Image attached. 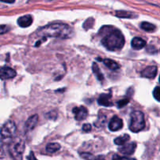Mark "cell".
Segmentation results:
<instances>
[{
	"mask_svg": "<svg viewBox=\"0 0 160 160\" xmlns=\"http://www.w3.org/2000/svg\"><path fill=\"white\" fill-rule=\"evenodd\" d=\"M38 34L42 37L68 38L73 34L72 28L65 23H52L40 28Z\"/></svg>",
	"mask_w": 160,
	"mask_h": 160,
	"instance_id": "obj_1",
	"label": "cell"
},
{
	"mask_svg": "<svg viewBox=\"0 0 160 160\" xmlns=\"http://www.w3.org/2000/svg\"><path fill=\"white\" fill-rule=\"evenodd\" d=\"M101 43L109 51L122 49L125 44V38L119 30L113 29L107 31L101 40Z\"/></svg>",
	"mask_w": 160,
	"mask_h": 160,
	"instance_id": "obj_2",
	"label": "cell"
},
{
	"mask_svg": "<svg viewBox=\"0 0 160 160\" xmlns=\"http://www.w3.org/2000/svg\"><path fill=\"white\" fill-rule=\"evenodd\" d=\"M130 130L133 133H137L145 128L144 115L141 111H133L130 114Z\"/></svg>",
	"mask_w": 160,
	"mask_h": 160,
	"instance_id": "obj_3",
	"label": "cell"
},
{
	"mask_svg": "<svg viewBox=\"0 0 160 160\" xmlns=\"http://www.w3.org/2000/svg\"><path fill=\"white\" fill-rule=\"evenodd\" d=\"M9 150L13 159L21 160L22 154L24 151V142L20 138L13 139L11 141Z\"/></svg>",
	"mask_w": 160,
	"mask_h": 160,
	"instance_id": "obj_4",
	"label": "cell"
},
{
	"mask_svg": "<svg viewBox=\"0 0 160 160\" xmlns=\"http://www.w3.org/2000/svg\"><path fill=\"white\" fill-rule=\"evenodd\" d=\"M16 133V125L12 120H8L2 126L0 134L4 140H11Z\"/></svg>",
	"mask_w": 160,
	"mask_h": 160,
	"instance_id": "obj_5",
	"label": "cell"
},
{
	"mask_svg": "<svg viewBox=\"0 0 160 160\" xmlns=\"http://www.w3.org/2000/svg\"><path fill=\"white\" fill-rule=\"evenodd\" d=\"M72 112L75 114V119L78 121H81L86 119L88 115V111L86 108L84 106H80V107H75L72 109Z\"/></svg>",
	"mask_w": 160,
	"mask_h": 160,
	"instance_id": "obj_6",
	"label": "cell"
},
{
	"mask_svg": "<svg viewBox=\"0 0 160 160\" xmlns=\"http://www.w3.org/2000/svg\"><path fill=\"white\" fill-rule=\"evenodd\" d=\"M17 75L15 70L10 67H3L0 69V79L8 80L13 78Z\"/></svg>",
	"mask_w": 160,
	"mask_h": 160,
	"instance_id": "obj_7",
	"label": "cell"
},
{
	"mask_svg": "<svg viewBox=\"0 0 160 160\" xmlns=\"http://www.w3.org/2000/svg\"><path fill=\"white\" fill-rule=\"evenodd\" d=\"M136 148V144L135 143V142H131V143L126 144V145L124 144L123 146H122L121 148H119V151L122 154L130 156V155H132L134 153Z\"/></svg>",
	"mask_w": 160,
	"mask_h": 160,
	"instance_id": "obj_8",
	"label": "cell"
},
{
	"mask_svg": "<svg viewBox=\"0 0 160 160\" xmlns=\"http://www.w3.org/2000/svg\"><path fill=\"white\" fill-rule=\"evenodd\" d=\"M122 120L119 117H114L108 123V128L111 131H117L122 128Z\"/></svg>",
	"mask_w": 160,
	"mask_h": 160,
	"instance_id": "obj_9",
	"label": "cell"
},
{
	"mask_svg": "<svg viewBox=\"0 0 160 160\" xmlns=\"http://www.w3.org/2000/svg\"><path fill=\"white\" fill-rule=\"evenodd\" d=\"M157 74V67L155 66H150V67H147L144 69V70H142L141 72V76L143 78H149V79H152V78H155V76Z\"/></svg>",
	"mask_w": 160,
	"mask_h": 160,
	"instance_id": "obj_10",
	"label": "cell"
},
{
	"mask_svg": "<svg viewBox=\"0 0 160 160\" xmlns=\"http://www.w3.org/2000/svg\"><path fill=\"white\" fill-rule=\"evenodd\" d=\"M111 94H102L99 96L98 99H97V102L100 106H112V102H111Z\"/></svg>",
	"mask_w": 160,
	"mask_h": 160,
	"instance_id": "obj_11",
	"label": "cell"
},
{
	"mask_svg": "<svg viewBox=\"0 0 160 160\" xmlns=\"http://www.w3.org/2000/svg\"><path fill=\"white\" fill-rule=\"evenodd\" d=\"M32 21L33 19L31 15H25L22 16L17 20V23L21 28H28V27L31 26Z\"/></svg>",
	"mask_w": 160,
	"mask_h": 160,
	"instance_id": "obj_12",
	"label": "cell"
},
{
	"mask_svg": "<svg viewBox=\"0 0 160 160\" xmlns=\"http://www.w3.org/2000/svg\"><path fill=\"white\" fill-rule=\"evenodd\" d=\"M38 120H39V117L38 115H33L31 116L30 118H28V120H27L26 123H25L24 128L26 130V131H32L35 126L37 125Z\"/></svg>",
	"mask_w": 160,
	"mask_h": 160,
	"instance_id": "obj_13",
	"label": "cell"
},
{
	"mask_svg": "<svg viewBox=\"0 0 160 160\" xmlns=\"http://www.w3.org/2000/svg\"><path fill=\"white\" fill-rule=\"evenodd\" d=\"M146 45V42L144 40V39L141 38L136 37L134 38H133L131 42V46L133 49L139 50L141 49V48H144Z\"/></svg>",
	"mask_w": 160,
	"mask_h": 160,
	"instance_id": "obj_14",
	"label": "cell"
},
{
	"mask_svg": "<svg viewBox=\"0 0 160 160\" xmlns=\"http://www.w3.org/2000/svg\"><path fill=\"white\" fill-rule=\"evenodd\" d=\"M104 63L106 67H108L110 70H116L119 68V65L114 60H111L110 59H105L103 60Z\"/></svg>",
	"mask_w": 160,
	"mask_h": 160,
	"instance_id": "obj_15",
	"label": "cell"
},
{
	"mask_svg": "<svg viewBox=\"0 0 160 160\" xmlns=\"http://www.w3.org/2000/svg\"><path fill=\"white\" fill-rule=\"evenodd\" d=\"M60 148H61V145L58 143H50L45 147L46 152H48L50 153L56 152L58 150H60Z\"/></svg>",
	"mask_w": 160,
	"mask_h": 160,
	"instance_id": "obj_16",
	"label": "cell"
},
{
	"mask_svg": "<svg viewBox=\"0 0 160 160\" xmlns=\"http://www.w3.org/2000/svg\"><path fill=\"white\" fill-rule=\"evenodd\" d=\"M141 28L147 32H152L155 30V26L148 22H142L141 23Z\"/></svg>",
	"mask_w": 160,
	"mask_h": 160,
	"instance_id": "obj_17",
	"label": "cell"
},
{
	"mask_svg": "<svg viewBox=\"0 0 160 160\" xmlns=\"http://www.w3.org/2000/svg\"><path fill=\"white\" fill-rule=\"evenodd\" d=\"M92 70H93V72L95 73V76L97 77V79H98L99 81H103L104 76H103V74H102L101 72H100V70L99 69L98 66L97 65V63H96V62H93V63Z\"/></svg>",
	"mask_w": 160,
	"mask_h": 160,
	"instance_id": "obj_18",
	"label": "cell"
},
{
	"mask_svg": "<svg viewBox=\"0 0 160 160\" xmlns=\"http://www.w3.org/2000/svg\"><path fill=\"white\" fill-rule=\"evenodd\" d=\"M129 139H130V136L128 134H124V135H122L115 139L114 142L117 145H123L127 141H129Z\"/></svg>",
	"mask_w": 160,
	"mask_h": 160,
	"instance_id": "obj_19",
	"label": "cell"
},
{
	"mask_svg": "<svg viewBox=\"0 0 160 160\" xmlns=\"http://www.w3.org/2000/svg\"><path fill=\"white\" fill-rule=\"evenodd\" d=\"M115 15L120 18H133L135 16L133 13L127 12V11H117Z\"/></svg>",
	"mask_w": 160,
	"mask_h": 160,
	"instance_id": "obj_20",
	"label": "cell"
},
{
	"mask_svg": "<svg viewBox=\"0 0 160 160\" xmlns=\"http://www.w3.org/2000/svg\"><path fill=\"white\" fill-rule=\"evenodd\" d=\"M153 96L158 102H160V87H156L153 91Z\"/></svg>",
	"mask_w": 160,
	"mask_h": 160,
	"instance_id": "obj_21",
	"label": "cell"
},
{
	"mask_svg": "<svg viewBox=\"0 0 160 160\" xmlns=\"http://www.w3.org/2000/svg\"><path fill=\"white\" fill-rule=\"evenodd\" d=\"M129 102H130L129 98H123V99L120 100V101L118 102V108L121 109V108L124 107V106H125L127 104H128Z\"/></svg>",
	"mask_w": 160,
	"mask_h": 160,
	"instance_id": "obj_22",
	"label": "cell"
},
{
	"mask_svg": "<svg viewBox=\"0 0 160 160\" xmlns=\"http://www.w3.org/2000/svg\"><path fill=\"white\" fill-rule=\"evenodd\" d=\"M112 160H136L133 158H128V157H123V156H120L119 155H114L113 156Z\"/></svg>",
	"mask_w": 160,
	"mask_h": 160,
	"instance_id": "obj_23",
	"label": "cell"
},
{
	"mask_svg": "<svg viewBox=\"0 0 160 160\" xmlns=\"http://www.w3.org/2000/svg\"><path fill=\"white\" fill-rule=\"evenodd\" d=\"M9 31V28L7 25H0V34H3Z\"/></svg>",
	"mask_w": 160,
	"mask_h": 160,
	"instance_id": "obj_24",
	"label": "cell"
},
{
	"mask_svg": "<svg viewBox=\"0 0 160 160\" xmlns=\"http://www.w3.org/2000/svg\"><path fill=\"white\" fill-rule=\"evenodd\" d=\"M6 154H5L4 148H3V144L2 141L0 140V159H3L5 157Z\"/></svg>",
	"mask_w": 160,
	"mask_h": 160,
	"instance_id": "obj_25",
	"label": "cell"
},
{
	"mask_svg": "<svg viewBox=\"0 0 160 160\" xmlns=\"http://www.w3.org/2000/svg\"><path fill=\"white\" fill-rule=\"evenodd\" d=\"M80 156L83 158V159H86V160H93V156L90 154H88V153H81Z\"/></svg>",
	"mask_w": 160,
	"mask_h": 160,
	"instance_id": "obj_26",
	"label": "cell"
},
{
	"mask_svg": "<svg viewBox=\"0 0 160 160\" xmlns=\"http://www.w3.org/2000/svg\"><path fill=\"white\" fill-rule=\"evenodd\" d=\"M91 128H92V127L89 123H86V124H84L83 126V130L85 132H89L91 131Z\"/></svg>",
	"mask_w": 160,
	"mask_h": 160,
	"instance_id": "obj_27",
	"label": "cell"
},
{
	"mask_svg": "<svg viewBox=\"0 0 160 160\" xmlns=\"http://www.w3.org/2000/svg\"><path fill=\"white\" fill-rule=\"evenodd\" d=\"M28 160H37L32 152H30V155L28 156Z\"/></svg>",
	"mask_w": 160,
	"mask_h": 160,
	"instance_id": "obj_28",
	"label": "cell"
},
{
	"mask_svg": "<svg viewBox=\"0 0 160 160\" xmlns=\"http://www.w3.org/2000/svg\"><path fill=\"white\" fill-rule=\"evenodd\" d=\"M0 2H3L6 3H13L15 2V0H0Z\"/></svg>",
	"mask_w": 160,
	"mask_h": 160,
	"instance_id": "obj_29",
	"label": "cell"
},
{
	"mask_svg": "<svg viewBox=\"0 0 160 160\" xmlns=\"http://www.w3.org/2000/svg\"><path fill=\"white\" fill-rule=\"evenodd\" d=\"M94 160H105V159L104 158V156H97Z\"/></svg>",
	"mask_w": 160,
	"mask_h": 160,
	"instance_id": "obj_30",
	"label": "cell"
},
{
	"mask_svg": "<svg viewBox=\"0 0 160 160\" xmlns=\"http://www.w3.org/2000/svg\"><path fill=\"white\" fill-rule=\"evenodd\" d=\"M159 83H160V76H159Z\"/></svg>",
	"mask_w": 160,
	"mask_h": 160,
	"instance_id": "obj_31",
	"label": "cell"
}]
</instances>
